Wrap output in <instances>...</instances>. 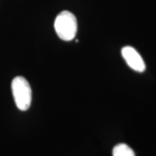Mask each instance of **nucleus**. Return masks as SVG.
Wrapping results in <instances>:
<instances>
[{"label":"nucleus","instance_id":"1","mask_svg":"<svg viewBox=\"0 0 156 156\" xmlns=\"http://www.w3.org/2000/svg\"><path fill=\"white\" fill-rule=\"evenodd\" d=\"M54 28L57 36L62 40L69 41L75 38L77 31V21L74 14L64 10L56 17Z\"/></svg>","mask_w":156,"mask_h":156},{"label":"nucleus","instance_id":"2","mask_svg":"<svg viewBox=\"0 0 156 156\" xmlns=\"http://www.w3.org/2000/svg\"><path fill=\"white\" fill-rule=\"evenodd\" d=\"M12 91L17 108L23 112L28 110L32 101V90L27 80L21 76L15 77L12 82Z\"/></svg>","mask_w":156,"mask_h":156},{"label":"nucleus","instance_id":"3","mask_svg":"<svg viewBox=\"0 0 156 156\" xmlns=\"http://www.w3.org/2000/svg\"><path fill=\"white\" fill-rule=\"evenodd\" d=\"M122 54L126 64L132 69L138 73H142L145 71V62L135 48L132 46H125L122 48Z\"/></svg>","mask_w":156,"mask_h":156},{"label":"nucleus","instance_id":"4","mask_svg":"<svg viewBox=\"0 0 156 156\" xmlns=\"http://www.w3.org/2000/svg\"><path fill=\"white\" fill-rule=\"evenodd\" d=\"M113 156H135V154L129 146L121 143L114 147Z\"/></svg>","mask_w":156,"mask_h":156}]
</instances>
